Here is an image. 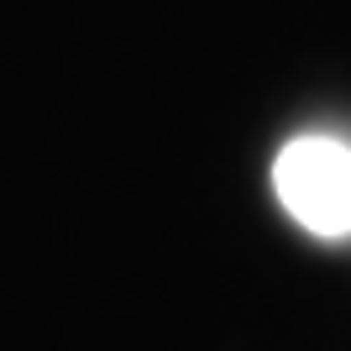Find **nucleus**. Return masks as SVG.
<instances>
[{
  "mask_svg": "<svg viewBox=\"0 0 351 351\" xmlns=\"http://www.w3.org/2000/svg\"><path fill=\"white\" fill-rule=\"evenodd\" d=\"M273 189L309 236H351V147L341 136H293L273 162Z\"/></svg>",
  "mask_w": 351,
  "mask_h": 351,
  "instance_id": "f257e3e1",
  "label": "nucleus"
}]
</instances>
